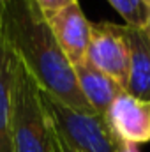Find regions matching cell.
I'll list each match as a JSON object with an SVG mask.
<instances>
[{
	"label": "cell",
	"instance_id": "obj_1",
	"mask_svg": "<svg viewBox=\"0 0 150 152\" xmlns=\"http://www.w3.org/2000/svg\"><path fill=\"white\" fill-rule=\"evenodd\" d=\"M0 27L18 60L37 87L66 106L95 113L83 97L74 67L60 50L48 20L32 0H9L0 7Z\"/></svg>",
	"mask_w": 150,
	"mask_h": 152
},
{
	"label": "cell",
	"instance_id": "obj_2",
	"mask_svg": "<svg viewBox=\"0 0 150 152\" xmlns=\"http://www.w3.org/2000/svg\"><path fill=\"white\" fill-rule=\"evenodd\" d=\"M12 152H58L53 129L41 103L39 87L23 64H18L11 118Z\"/></svg>",
	"mask_w": 150,
	"mask_h": 152
},
{
	"label": "cell",
	"instance_id": "obj_3",
	"mask_svg": "<svg viewBox=\"0 0 150 152\" xmlns=\"http://www.w3.org/2000/svg\"><path fill=\"white\" fill-rule=\"evenodd\" d=\"M39 94L53 133L74 152H120L125 145L104 115L73 110L41 88Z\"/></svg>",
	"mask_w": 150,
	"mask_h": 152
},
{
	"label": "cell",
	"instance_id": "obj_4",
	"mask_svg": "<svg viewBox=\"0 0 150 152\" xmlns=\"http://www.w3.org/2000/svg\"><path fill=\"white\" fill-rule=\"evenodd\" d=\"M87 60L113 78L125 92L131 66V46L127 25L92 23V37L87 51Z\"/></svg>",
	"mask_w": 150,
	"mask_h": 152
},
{
	"label": "cell",
	"instance_id": "obj_5",
	"mask_svg": "<svg viewBox=\"0 0 150 152\" xmlns=\"http://www.w3.org/2000/svg\"><path fill=\"white\" fill-rule=\"evenodd\" d=\"M48 25L73 67L87 60V51L92 37V23L85 18L78 2L48 18Z\"/></svg>",
	"mask_w": 150,
	"mask_h": 152
},
{
	"label": "cell",
	"instance_id": "obj_6",
	"mask_svg": "<svg viewBox=\"0 0 150 152\" xmlns=\"http://www.w3.org/2000/svg\"><path fill=\"white\" fill-rule=\"evenodd\" d=\"M104 117L124 143L140 145L150 142V103L122 92Z\"/></svg>",
	"mask_w": 150,
	"mask_h": 152
},
{
	"label": "cell",
	"instance_id": "obj_7",
	"mask_svg": "<svg viewBox=\"0 0 150 152\" xmlns=\"http://www.w3.org/2000/svg\"><path fill=\"white\" fill-rule=\"evenodd\" d=\"M18 57L0 27V152H12L11 118H12V90L18 71Z\"/></svg>",
	"mask_w": 150,
	"mask_h": 152
},
{
	"label": "cell",
	"instance_id": "obj_8",
	"mask_svg": "<svg viewBox=\"0 0 150 152\" xmlns=\"http://www.w3.org/2000/svg\"><path fill=\"white\" fill-rule=\"evenodd\" d=\"M78 87L90 104V108L99 115H106L113 101L124 92V88L108 75L94 67L88 60L74 66Z\"/></svg>",
	"mask_w": 150,
	"mask_h": 152
},
{
	"label": "cell",
	"instance_id": "obj_9",
	"mask_svg": "<svg viewBox=\"0 0 150 152\" xmlns=\"http://www.w3.org/2000/svg\"><path fill=\"white\" fill-rule=\"evenodd\" d=\"M127 37L131 46V66L125 92L150 103V44L143 30L127 27Z\"/></svg>",
	"mask_w": 150,
	"mask_h": 152
},
{
	"label": "cell",
	"instance_id": "obj_10",
	"mask_svg": "<svg viewBox=\"0 0 150 152\" xmlns=\"http://www.w3.org/2000/svg\"><path fill=\"white\" fill-rule=\"evenodd\" d=\"M110 5L125 20V25L136 30H143L150 18V5L145 0H108Z\"/></svg>",
	"mask_w": 150,
	"mask_h": 152
},
{
	"label": "cell",
	"instance_id": "obj_11",
	"mask_svg": "<svg viewBox=\"0 0 150 152\" xmlns=\"http://www.w3.org/2000/svg\"><path fill=\"white\" fill-rule=\"evenodd\" d=\"M32 2L37 5L39 11H41V12L44 14V18L48 20V18L55 16L57 12H60L62 9H66V7L76 4L78 0H32Z\"/></svg>",
	"mask_w": 150,
	"mask_h": 152
},
{
	"label": "cell",
	"instance_id": "obj_12",
	"mask_svg": "<svg viewBox=\"0 0 150 152\" xmlns=\"http://www.w3.org/2000/svg\"><path fill=\"white\" fill-rule=\"evenodd\" d=\"M53 134H55V133H53ZM55 142H57V149H58V152H74L73 149H69L62 140H58V138H57V134H55Z\"/></svg>",
	"mask_w": 150,
	"mask_h": 152
},
{
	"label": "cell",
	"instance_id": "obj_13",
	"mask_svg": "<svg viewBox=\"0 0 150 152\" xmlns=\"http://www.w3.org/2000/svg\"><path fill=\"white\" fill-rule=\"evenodd\" d=\"M120 152H140L138 151V147L136 145H133V143H125L124 147H122V151Z\"/></svg>",
	"mask_w": 150,
	"mask_h": 152
},
{
	"label": "cell",
	"instance_id": "obj_14",
	"mask_svg": "<svg viewBox=\"0 0 150 152\" xmlns=\"http://www.w3.org/2000/svg\"><path fill=\"white\" fill-rule=\"evenodd\" d=\"M143 34H145V37H147V41H149V44H150V18H149V21H147V25L143 27Z\"/></svg>",
	"mask_w": 150,
	"mask_h": 152
},
{
	"label": "cell",
	"instance_id": "obj_15",
	"mask_svg": "<svg viewBox=\"0 0 150 152\" xmlns=\"http://www.w3.org/2000/svg\"><path fill=\"white\" fill-rule=\"evenodd\" d=\"M7 2H9V0H0V7H2L4 4H7Z\"/></svg>",
	"mask_w": 150,
	"mask_h": 152
},
{
	"label": "cell",
	"instance_id": "obj_16",
	"mask_svg": "<svg viewBox=\"0 0 150 152\" xmlns=\"http://www.w3.org/2000/svg\"><path fill=\"white\" fill-rule=\"evenodd\" d=\"M145 2H147V4H149V5H150V0H145Z\"/></svg>",
	"mask_w": 150,
	"mask_h": 152
}]
</instances>
